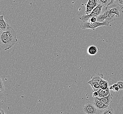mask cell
<instances>
[{
  "instance_id": "cell-9",
  "label": "cell",
  "mask_w": 123,
  "mask_h": 114,
  "mask_svg": "<svg viewBox=\"0 0 123 114\" xmlns=\"http://www.w3.org/2000/svg\"><path fill=\"white\" fill-rule=\"evenodd\" d=\"M103 74L102 73L97 74L93 75L91 76V79L88 82V83L90 84L92 83H99L103 78Z\"/></svg>"
},
{
  "instance_id": "cell-5",
  "label": "cell",
  "mask_w": 123,
  "mask_h": 114,
  "mask_svg": "<svg viewBox=\"0 0 123 114\" xmlns=\"http://www.w3.org/2000/svg\"><path fill=\"white\" fill-rule=\"evenodd\" d=\"M98 5L99 4L97 2V0H88L86 5V10L84 14H90L92 12V10L97 7Z\"/></svg>"
},
{
  "instance_id": "cell-6",
  "label": "cell",
  "mask_w": 123,
  "mask_h": 114,
  "mask_svg": "<svg viewBox=\"0 0 123 114\" xmlns=\"http://www.w3.org/2000/svg\"><path fill=\"white\" fill-rule=\"evenodd\" d=\"M106 9L108 10L109 11V13L111 14H116L118 17H119L120 16V12L121 9V7H119L118 5L115 3L110 5L106 7Z\"/></svg>"
},
{
  "instance_id": "cell-17",
  "label": "cell",
  "mask_w": 123,
  "mask_h": 114,
  "mask_svg": "<svg viewBox=\"0 0 123 114\" xmlns=\"http://www.w3.org/2000/svg\"><path fill=\"white\" fill-rule=\"evenodd\" d=\"M110 90H113L114 92H117L120 90V89L119 87V86L117 83L114 84L113 85L110 86L109 87Z\"/></svg>"
},
{
  "instance_id": "cell-12",
  "label": "cell",
  "mask_w": 123,
  "mask_h": 114,
  "mask_svg": "<svg viewBox=\"0 0 123 114\" xmlns=\"http://www.w3.org/2000/svg\"><path fill=\"white\" fill-rule=\"evenodd\" d=\"M97 48L95 45H90L88 48V54L91 56H93L97 54Z\"/></svg>"
},
{
  "instance_id": "cell-13",
  "label": "cell",
  "mask_w": 123,
  "mask_h": 114,
  "mask_svg": "<svg viewBox=\"0 0 123 114\" xmlns=\"http://www.w3.org/2000/svg\"><path fill=\"white\" fill-rule=\"evenodd\" d=\"M100 89L103 90H106L107 88H109L108 86V82L107 81L104 79L103 78L100 82Z\"/></svg>"
},
{
  "instance_id": "cell-15",
  "label": "cell",
  "mask_w": 123,
  "mask_h": 114,
  "mask_svg": "<svg viewBox=\"0 0 123 114\" xmlns=\"http://www.w3.org/2000/svg\"><path fill=\"white\" fill-rule=\"evenodd\" d=\"M97 2L99 5H101L103 7H107L110 3L111 2V0H97Z\"/></svg>"
},
{
  "instance_id": "cell-19",
  "label": "cell",
  "mask_w": 123,
  "mask_h": 114,
  "mask_svg": "<svg viewBox=\"0 0 123 114\" xmlns=\"http://www.w3.org/2000/svg\"><path fill=\"white\" fill-rule=\"evenodd\" d=\"M0 92L1 93H3L5 91V86H4V83L3 82L1 78H0Z\"/></svg>"
},
{
  "instance_id": "cell-2",
  "label": "cell",
  "mask_w": 123,
  "mask_h": 114,
  "mask_svg": "<svg viewBox=\"0 0 123 114\" xmlns=\"http://www.w3.org/2000/svg\"><path fill=\"white\" fill-rule=\"evenodd\" d=\"M109 26V24L106 21L103 22L97 21L94 23H92L88 21H83L81 24L80 27L81 29L83 30H85L86 29H92L93 31H95L96 28L100 26Z\"/></svg>"
},
{
  "instance_id": "cell-20",
  "label": "cell",
  "mask_w": 123,
  "mask_h": 114,
  "mask_svg": "<svg viewBox=\"0 0 123 114\" xmlns=\"http://www.w3.org/2000/svg\"><path fill=\"white\" fill-rule=\"evenodd\" d=\"M117 83L118 85L120 90H123V81H119Z\"/></svg>"
},
{
  "instance_id": "cell-22",
  "label": "cell",
  "mask_w": 123,
  "mask_h": 114,
  "mask_svg": "<svg viewBox=\"0 0 123 114\" xmlns=\"http://www.w3.org/2000/svg\"><path fill=\"white\" fill-rule=\"evenodd\" d=\"M92 96L94 98H97L98 97V93L97 91H94L93 92V93H92Z\"/></svg>"
},
{
  "instance_id": "cell-21",
  "label": "cell",
  "mask_w": 123,
  "mask_h": 114,
  "mask_svg": "<svg viewBox=\"0 0 123 114\" xmlns=\"http://www.w3.org/2000/svg\"><path fill=\"white\" fill-rule=\"evenodd\" d=\"M97 21V17H91L90 19H89V20L88 21H90V22H92V23L96 22Z\"/></svg>"
},
{
  "instance_id": "cell-3",
  "label": "cell",
  "mask_w": 123,
  "mask_h": 114,
  "mask_svg": "<svg viewBox=\"0 0 123 114\" xmlns=\"http://www.w3.org/2000/svg\"><path fill=\"white\" fill-rule=\"evenodd\" d=\"M103 6L99 4L97 7L95 8L93 10L92 12L90 13V14H83L82 16L80 17V19L83 21H87L89 20L91 17H97L99 14H101L102 12V8Z\"/></svg>"
},
{
  "instance_id": "cell-7",
  "label": "cell",
  "mask_w": 123,
  "mask_h": 114,
  "mask_svg": "<svg viewBox=\"0 0 123 114\" xmlns=\"http://www.w3.org/2000/svg\"><path fill=\"white\" fill-rule=\"evenodd\" d=\"M93 102L95 107H97V109L99 110H104L109 107V105L105 104L104 103L96 99V98H95Z\"/></svg>"
},
{
  "instance_id": "cell-4",
  "label": "cell",
  "mask_w": 123,
  "mask_h": 114,
  "mask_svg": "<svg viewBox=\"0 0 123 114\" xmlns=\"http://www.w3.org/2000/svg\"><path fill=\"white\" fill-rule=\"evenodd\" d=\"M83 111L86 114H96L97 112V108L95 107L93 102L89 101L83 107Z\"/></svg>"
},
{
  "instance_id": "cell-14",
  "label": "cell",
  "mask_w": 123,
  "mask_h": 114,
  "mask_svg": "<svg viewBox=\"0 0 123 114\" xmlns=\"http://www.w3.org/2000/svg\"><path fill=\"white\" fill-rule=\"evenodd\" d=\"M92 88V91H97V90L100 89V85L99 83H92L89 84Z\"/></svg>"
},
{
  "instance_id": "cell-24",
  "label": "cell",
  "mask_w": 123,
  "mask_h": 114,
  "mask_svg": "<svg viewBox=\"0 0 123 114\" xmlns=\"http://www.w3.org/2000/svg\"><path fill=\"white\" fill-rule=\"evenodd\" d=\"M0 114H6L5 113V112L4 111V110H3L2 109H0Z\"/></svg>"
},
{
  "instance_id": "cell-11",
  "label": "cell",
  "mask_w": 123,
  "mask_h": 114,
  "mask_svg": "<svg viewBox=\"0 0 123 114\" xmlns=\"http://www.w3.org/2000/svg\"><path fill=\"white\" fill-rule=\"evenodd\" d=\"M97 92L98 93V96L97 98H102L106 97L109 95L110 93V89L107 88L106 90H103L101 89H99V90H97Z\"/></svg>"
},
{
  "instance_id": "cell-23",
  "label": "cell",
  "mask_w": 123,
  "mask_h": 114,
  "mask_svg": "<svg viewBox=\"0 0 123 114\" xmlns=\"http://www.w3.org/2000/svg\"><path fill=\"white\" fill-rule=\"evenodd\" d=\"M114 1H115V0H111V2L110 3V4H109L107 6H108L110 5H112V4H114Z\"/></svg>"
},
{
  "instance_id": "cell-8",
  "label": "cell",
  "mask_w": 123,
  "mask_h": 114,
  "mask_svg": "<svg viewBox=\"0 0 123 114\" xmlns=\"http://www.w3.org/2000/svg\"><path fill=\"white\" fill-rule=\"evenodd\" d=\"M98 100L101 101V102L104 103L106 105H110L112 102V98H113V94L111 92L109 93V95L106 97H105L104 98H95Z\"/></svg>"
},
{
  "instance_id": "cell-16",
  "label": "cell",
  "mask_w": 123,
  "mask_h": 114,
  "mask_svg": "<svg viewBox=\"0 0 123 114\" xmlns=\"http://www.w3.org/2000/svg\"><path fill=\"white\" fill-rule=\"evenodd\" d=\"M101 114H115V111L112 107H108L104 110Z\"/></svg>"
},
{
  "instance_id": "cell-1",
  "label": "cell",
  "mask_w": 123,
  "mask_h": 114,
  "mask_svg": "<svg viewBox=\"0 0 123 114\" xmlns=\"http://www.w3.org/2000/svg\"><path fill=\"white\" fill-rule=\"evenodd\" d=\"M18 41L16 33L14 29L10 25L6 29L0 32V45L1 49L5 50H9Z\"/></svg>"
},
{
  "instance_id": "cell-10",
  "label": "cell",
  "mask_w": 123,
  "mask_h": 114,
  "mask_svg": "<svg viewBox=\"0 0 123 114\" xmlns=\"http://www.w3.org/2000/svg\"><path fill=\"white\" fill-rule=\"evenodd\" d=\"M9 24L5 20L4 16L1 15L0 16V32L4 31L9 26Z\"/></svg>"
},
{
  "instance_id": "cell-18",
  "label": "cell",
  "mask_w": 123,
  "mask_h": 114,
  "mask_svg": "<svg viewBox=\"0 0 123 114\" xmlns=\"http://www.w3.org/2000/svg\"><path fill=\"white\" fill-rule=\"evenodd\" d=\"M114 3L118 5L121 9H123V0H115Z\"/></svg>"
}]
</instances>
